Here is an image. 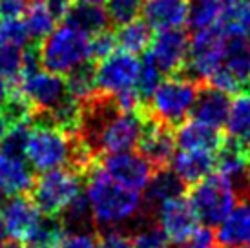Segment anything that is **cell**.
<instances>
[{
  "mask_svg": "<svg viewBox=\"0 0 250 248\" xmlns=\"http://www.w3.org/2000/svg\"><path fill=\"white\" fill-rule=\"evenodd\" d=\"M86 179V197L93 223L103 228H117L135 219L143 210L141 192L125 188L111 179L103 168H90Z\"/></svg>",
  "mask_w": 250,
  "mask_h": 248,
  "instance_id": "obj_1",
  "label": "cell"
},
{
  "mask_svg": "<svg viewBox=\"0 0 250 248\" xmlns=\"http://www.w3.org/2000/svg\"><path fill=\"white\" fill-rule=\"evenodd\" d=\"M41 66L59 75H68L79 66L91 61L90 35H86L70 22L55 28L41 41L39 48Z\"/></svg>",
  "mask_w": 250,
  "mask_h": 248,
  "instance_id": "obj_2",
  "label": "cell"
},
{
  "mask_svg": "<svg viewBox=\"0 0 250 248\" xmlns=\"http://www.w3.org/2000/svg\"><path fill=\"white\" fill-rule=\"evenodd\" d=\"M197 93V81L185 73L168 75L150 97V115L153 121L167 126H179L192 115Z\"/></svg>",
  "mask_w": 250,
  "mask_h": 248,
  "instance_id": "obj_3",
  "label": "cell"
},
{
  "mask_svg": "<svg viewBox=\"0 0 250 248\" xmlns=\"http://www.w3.org/2000/svg\"><path fill=\"white\" fill-rule=\"evenodd\" d=\"M73 139L75 135L61 130L59 126L49 123H33L29 128L26 159L39 173L70 166Z\"/></svg>",
  "mask_w": 250,
  "mask_h": 248,
  "instance_id": "obj_4",
  "label": "cell"
},
{
  "mask_svg": "<svg viewBox=\"0 0 250 248\" xmlns=\"http://www.w3.org/2000/svg\"><path fill=\"white\" fill-rule=\"evenodd\" d=\"M188 201L199 223L210 228L219 227L230 210L237 205V186L221 173H212L192 186L188 192Z\"/></svg>",
  "mask_w": 250,
  "mask_h": 248,
  "instance_id": "obj_5",
  "label": "cell"
},
{
  "mask_svg": "<svg viewBox=\"0 0 250 248\" xmlns=\"http://www.w3.org/2000/svg\"><path fill=\"white\" fill-rule=\"evenodd\" d=\"M33 201L42 215H59L81 192V175L70 166L41 173L33 186Z\"/></svg>",
  "mask_w": 250,
  "mask_h": 248,
  "instance_id": "obj_6",
  "label": "cell"
},
{
  "mask_svg": "<svg viewBox=\"0 0 250 248\" xmlns=\"http://www.w3.org/2000/svg\"><path fill=\"white\" fill-rule=\"evenodd\" d=\"M229 46V33L223 24L207 29H195L190 37V55H188L185 75L194 81H208L212 73L223 64Z\"/></svg>",
  "mask_w": 250,
  "mask_h": 248,
  "instance_id": "obj_7",
  "label": "cell"
},
{
  "mask_svg": "<svg viewBox=\"0 0 250 248\" xmlns=\"http://www.w3.org/2000/svg\"><path fill=\"white\" fill-rule=\"evenodd\" d=\"M141 61L135 55L117 49L106 59L99 61L95 68L99 95L113 97L125 90L135 88Z\"/></svg>",
  "mask_w": 250,
  "mask_h": 248,
  "instance_id": "obj_8",
  "label": "cell"
},
{
  "mask_svg": "<svg viewBox=\"0 0 250 248\" xmlns=\"http://www.w3.org/2000/svg\"><path fill=\"white\" fill-rule=\"evenodd\" d=\"M15 88L31 103L35 113H48L68 97V86L64 75L44 68L22 77L15 84Z\"/></svg>",
  "mask_w": 250,
  "mask_h": 248,
  "instance_id": "obj_9",
  "label": "cell"
},
{
  "mask_svg": "<svg viewBox=\"0 0 250 248\" xmlns=\"http://www.w3.org/2000/svg\"><path fill=\"white\" fill-rule=\"evenodd\" d=\"M146 55L152 59L163 75L183 73L190 55V35L183 28L161 29L152 39Z\"/></svg>",
  "mask_w": 250,
  "mask_h": 248,
  "instance_id": "obj_10",
  "label": "cell"
},
{
  "mask_svg": "<svg viewBox=\"0 0 250 248\" xmlns=\"http://www.w3.org/2000/svg\"><path fill=\"white\" fill-rule=\"evenodd\" d=\"M101 168L115 183H119L125 188L135 190V192H143L155 172V166L143 153H135L133 150L108 153L103 159Z\"/></svg>",
  "mask_w": 250,
  "mask_h": 248,
  "instance_id": "obj_11",
  "label": "cell"
},
{
  "mask_svg": "<svg viewBox=\"0 0 250 248\" xmlns=\"http://www.w3.org/2000/svg\"><path fill=\"white\" fill-rule=\"evenodd\" d=\"M155 215H157V223L167 232L170 243H174V245H183V243L190 241L195 230L199 228V219H197L188 197L185 195L161 205L155 210Z\"/></svg>",
  "mask_w": 250,
  "mask_h": 248,
  "instance_id": "obj_12",
  "label": "cell"
},
{
  "mask_svg": "<svg viewBox=\"0 0 250 248\" xmlns=\"http://www.w3.org/2000/svg\"><path fill=\"white\" fill-rule=\"evenodd\" d=\"M4 219L7 235L17 243H26L31 239L42 219V212L35 205V201L26 195H13L7 197L4 207L0 210Z\"/></svg>",
  "mask_w": 250,
  "mask_h": 248,
  "instance_id": "obj_13",
  "label": "cell"
},
{
  "mask_svg": "<svg viewBox=\"0 0 250 248\" xmlns=\"http://www.w3.org/2000/svg\"><path fill=\"white\" fill-rule=\"evenodd\" d=\"M139 153H143L153 166L157 168H167L175 155L177 141H175V131H172V126H167L163 123L153 121L152 117L146 121L145 131L141 135Z\"/></svg>",
  "mask_w": 250,
  "mask_h": 248,
  "instance_id": "obj_14",
  "label": "cell"
},
{
  "mask_svg": "<svg viewBox=\"0 0 250 248\" xmlns=\"http://www.w3.org/2000/svg\"><path fill=\"white\" fill-rule=\"evenodd\" d=\"M35 170L26 157L0 152V193L6 197L26 195L35 186Z\"/></svg>",
  "mask_w": 250,
  "mask_h": 248,
  "instance_id": "obj_15",
  "label": "cell"
},
{
  "mask_svg": "<svg viewBox=\"0 0 250 248\" xmlns=\"http://www.w3.org/2000/svg\"><path fill=\"white\" fill-rule=\"evenodd\" d=\"M190 0H145L143 21L155 31L183 28L188 24Z\"/></svg>",
  "mask_w": 250,
  "mask_h": 248,
  "instance_id": "obj_16",
  "label": "cell"
},
{
  "mask_svg": "<svg viewBox=\"0 0 250 248\" xmlns=\"http://www.w3.org/2000/svg\"><path fill=\"white\" fill-rule=\"evenodd\" d=\"M217 152L207 150H181L172 159V170L187 186H194L217 170Z\"/></svg>",
  "mask_w": 250,
  "mask_h": 248,
  "instance_id": "obj_17",
  "label": "cell"
},
{
  "mask_svg": "<svg viewBox=\"0 0 250 248\" xmlns=\"http://www.w3.org/2000/svg\"><path fill=\"white\" fill-rule=\"evenodd\" d=\"M175 141L179 150H207L217 152L225 143V137L219 128L205 124L197 119H187L177 126Z\"/></svg>",
  "mask_w": 250,
  "mask_h": 248,
  "instance_id": "obj_18",
  "label": "cell"
},
{
  "mask_svg": "<svg viewBox=\"0 0 250 248\" xmlns=\"http://www.w3.org/2000/svg\"><path fill=\"white\" fill-rule=\"evenodd\" d=\"M219 248L250 247V201H237V205L217 227Z\"/></svg>",
  "mask_w": 250,
  "mask_h": 248,
  "instance_id": "obj_19",
  "label": "cell"
},
{
  "mask_svg": "<svg viewBox=\"0 0 250 248\" xmlns=\"http://www.w3.org/2000/svg\"><path fill=\"white\" fill-rule=\"evenodd\" d=\"M249 150L250 146L239 143L236 139H225L217 150V173L232 181L234 185L250 183L249 179Z\"/></svg>",
  "mask_w": 250,
  "mask_h": 248,
  "instance_id": "obj_20",
  "label": "cell"
},
{
  "mask_svg": "<svg viewBox=\"0 0 250 248\" xmlns=\"http://www.w3.org/2000/svg\"><path fill=\"white\" fill-rule=\"evenodd\" d=\"M230 103H232V99L229 97V93L217 90L214 86L199 88L192 115L197 121L221 130L229 119Z\"/></svg>",
  "mask_w": 250,
  "mask_h": 248,
  "instance_id": "obj_21",
  "label": "cell"
},
{
  "mask_svg": "<svg viewBox=\"0 0 250 248\" xmlns=\"http://www.w3.org/2000/svg\"><path fill=\"white\" fill-rule=\"evenodd\" d=\"M187 185L179 179V175L170 168H157L152 179L148 181L145 188V203L150 210H157L167 201L185 195Z\"/></svg>",
  "mask_w": 250,
  "mask_h": 248,
  "instance_id": "obj_22",
  "label": "cell"
},
{
  "mask_svg": "<svg viewBox=\"0 0 250 248\" xmlns=\"http://www.w3.org/2000/svg\"><path fill=\"white\" fill-rule=\"evenodd\" d=\"M66 22H70L86 35L93 37V35L108 29V24L111 21L106 7H103L101 4H88V2L75 0L71 11L66 17Z\"/></svg>",
  "mask_w": 250,
  "mask_h": 248,
  "instance_id": "obj_23",
  "label": "cell"
},
{
  "mask_svg": "<svg viewBox=\"0 0 250 248\" xmlns=\"http://www.w3.org/2000/svg\"><path fill=\"white\" fill-rule=\"evenodd\" d=\"M229 137L250 146V91H239L230 103L227 119Z\"/></svg>",
  "mask_w": 250,
  "mask_h": 248,
  "instance_id": "obj_24",
  "label": "cell"
},
{
  "mask_svg": "<svg viewBox=\"0 0 250 248\" xmlns=\"http://www.w3.org/2000/svg\"><path fill=\"white\" fill-rule=\"evenodd\" d=\"M117 37V46L123 51H128L132 55H139L145 53L146 49L152 44V28L146 24L145 21L133 19V21L121 24L119 29L115 31Z\"/></svg>",
  "mask_w": 250,
  "mask_h": 248,
  "instance_id": "obj_25",
  "label": "cell"
},
{
  "mask_svg": "<svg viewBox=\"0 0 250 248\" xmlns=\"http://www.w3.org/2000/svg\"><path fill=\"white\" fill-rule=\"evenodd\" d=\"M227 4L223 0H190L188 26L194 29H207L219 26L225 19Z\"/></svg>",
  "mask_w": 250,
  "mask_h": 248,
  "instance_id": "obj_26",
  "label": "cell"
},
{
  "mask_svg": "<svg viewBox=\"0 0 250 248\" xmlns=\"http://www.w3.org/2000/svg\"><path fill=\"white\" fill-rule=\"evenodd\" d=\"M24 22H26V28L31 39L44 41L55 29L57 19L49 11L46 0H29L26 13H24Z\"/></svg>",
  "mask_w": 250,
  "mask_h": 248,
  "instance_id": "obj_27",
  "label": "cell"
},
{
  "mask_svg": "<svg viewBox=\"0 0 250 248\" xmlns=\"http://www.w3.org/2000/svg\"><path fill=\"white\" fill-rule=\"evenodd\" d=\"M66 86H68V95L81 103H90L91 99L99 95L97 81H95V68L90 62L73 69L71 73L66 75Z\"/></svg>",
  "mask_w": 250,
  "mask_h": 248,
  "instance_id": "obj_28",
  "label": "cell"
},
{
  "mask_svg": "<svg viewBox=\"0 0 250 248\" xmlns=\"http://www.w3.org/2000/svg\"><path fill=\"white\" fill-rule=\"evenodd\" d=\"M223 28L230 35H245L250 29V0H232L227 4Z\"/></svg>",
  "mask_w": 250,
  "mask_h": 248,
  "instance_id": "obj_29",
  "label": "cell"
},
{
  "mask_svg": "<svg viewBox=\"0 0 250 248\" xmlns=\"http://www.w3.org/2000/svg\"><path fill=\"white\" fill-rule=\"evenodd\" d=\"M59 217L62 219L64 227L70 230L88 228V225L93 223V215H91V208L86 193H79L75 199L64 208V212Z\"/></svg>",
  "mask_w": 250,
  "mask_h": 248,
  "instance_id": "obj_30",
  "label": "cell"
},
{
  "mask_svg": "<svg viewBox=\"0 0 250 248\" xmlns=\"http://www.w3.org/2000/svg\"><path fill=\"white\" fill-rule=\"evenodd\" d=\"M29 31L21 17H0V46L26 48L29 42Z\"/></svg>",
  "mask_w": 250,
  "mask_h": 248,
  "instance_id": "obj_31",
  "label": "cell"
},
{
  "mask_svg": "<svg viewBox=\"0 0 250 248\" xmlns=\"http://www.w3.org/2000/svg\"><path fill=\"white\" fill-rule=\"evenodd\" d=\"M135 248H168L170 239L159 223H141L132 235Z\"/></svg>",
  "mask_w": 250,
  "mask_h": 248,
  "instance_id": "obj_32",
  "label": "cell"
},
{
  "mask_svg": "<svg viewBox=\"0 0 250 248\" xmlns=\"http://www.w3.org/2000/svg\"><path fill=\"white\" fill-rule=\"evenodd\" d=\"M163 81V73L161 69L153 64V61L146 55L141 61L139 66V75H137V83H135V90L139 91L141 97L145 101H150L152 93L155 91V88L159 86V83Z\"/></svg>",
  "mask_w": 250,
  "mask_h": 248,
  "instance_id": "obj_33",
  "label": "cell"
},
{
  "mask_svg": "<svg viewBox=\"0 0 250 248\" xmlns=\"http://www.w3.org/2000/svg\"><path fill=\"white\" fill-rule=\"evenodd\" d=\"M145 0H106V11L113 24H126L137 19L143 11Z\"/></svg>",
  "mask_w": 250,
  "mask_h": 248,
  "instance_id": "obj_34",
  "label": "cell"
},
{
  "mask_svg": "<svg viewBox=\"0 0 250 248\" xmlns=\"http://www.w3.org/2000/svg\"><path fill=\"white\" fill-rule=\"evenodd\" d=\"M29 123L13 124L11 130L7 131L4 141L0 143V152L7 153V155H19V157H26V146H28L29 137Z\"/></svg>",
  "mask_w": 250,
  "mask_h": 248,
  "instance_id": "obj_35",
  "label": "cell"
},
{
  "mask_svg": "<svg viewBox=\"0 0 250 248\" xmlns=\"http://www.w3.org/2000/svg\"><path fill=\"white\" fill-rule=\"evenodd\" d=\"M22 51L24 48H11V46H0V71L17 84L22 71Z\"/></svg>",
  "mask_w": 250,
  "mask_h": 248,
  "instance_id": "obj_36",
  "label": "cell"
},
{
  "mask_svg": "<svg viewBox=\"0 0 250 248\" xmlns=\"http://www.w3.org/2000/svg\"><path fill=\"white\" fill-rule=\"evenodd\" d=\"M117 37L115 33H111L108 29L101 31V33L90 37V53L91 61H103L108 55H111L113 51H117Z\"/></svg>",
  "mask_w": 250,
  "mask_h": 248,
  "instance_id": "obj_37",
  "label": "cell"
},
{
  "mask_svg": "<svg viewBox=\"0 0 250 248\" xmlns=\"http://www.w3.org/2000/svg\"><path fill=\"white\" fill-rule=\"evenodd\" d=\"M57 248H99V237L88 228L66 230Z\"/></svg>",
  "mask_w": 250,
  "mask_h": 248,
  "instance_id": "obj_38",
  "label": "cell"
},
{
  "mask_svg": "<svg viewBox=\"0 0 250 248\" xmlns=\"http://www.w3.org/2000/svg\"><path fill=\"white\" fill-rule=\"evenodd\" d=\"M99 248H135L132 235L125 234L119 228H106V232L99 237Z\"/></svg>",
  "mask_w": 250,
  "mask_h": 248,
  "instance_id": "obj_39",
  "label": "cell"
},
{
  "mask_svg": "<svg viewBox=\"0 0 250 248\" xmlns=\"http://www.w3.org/2000/svg\"><path fill=\"white\" fill-rule=\"evenodd\" d=\"M29 0H0V17H21L26 13Z\"/></svg>",
  "mask_w": 250,
  "mask_h": 248,
  "instance_id": "obj_40",
  "label": "cell"
},
{
  "mask_svg": "<svg viewBox=\"0 0 250 248\" xmlns=\"http://www.w3.org/2000/svg\"><path fill=\"white\" fill-rule=\"evenodd\" d=\"M46 4H48L49 11L53 13V17L57 19V22H61L66 21V17L75 4V0H46Z\"/></svg>",
  "mask_w": 250,
  "mask_h": 248,
  "instance_id": "obj_41",
  "label": "cell"
},
{
  "mask_svg": "<svg viewBox=\"0 0 250 248\" xmlns=\"http://www.w3.org/2000/svg\"><path fill=\"white\" fill-rule=\"evenodd\" d=\"M11 86H13L11 81L0 71V110H2V106H4V103L7 101L9 93H11Z\"/></svg>",
  "mask_w": 250,
  "mask_h": 248,
  "instance_id": "obj_42",
  "label": "cell"
},
{
  "mask_svg": "<svg viewBox=\"0 0 250 248\" xmlns=\"http://www.w3.org/2000/svg\"><path fill=\"white\" fill-rule=\"evenodd\" d=\"M11 126H13V124L9 123L6 115H4L2 111H0V143L4 141V137L7 135V131L11 130Z\"/></svg>",
  "mask_w": 250,
  "mask_h": 248,
  "instance_id": "obj_43",
  "label": "cell"
},
{
  "mask_svg": "<svg viewBox=\"0 0 250 248\" xmlns=\"http://www.w3.org/2000/svg\"><path fill=\"white\" fill-rule=\"evenodd\" d=\"M7 237H9V235H7L6 225H4V219H2V215H0V247H2V245H6Z\"/></svg>",
  "mask_w": 250,
  "mask_h": 248,
  "instance_id": "obj_44",
  "label": "cell"
},
{
  "mask_svg": "<svg viewBox=\"0 0 250 248\" xmlns=\"http://www.w3.org/2000/svg\"><path fill=\"white\" fill-rule=\"evenodd\" d=\"M79 2H88V4H106V0H79Z\"/></svg>",
  "mask_w": 250,
  "mask_h": 248,
  "instance_id": "obj_45",
  "label": "cell"
},
{
  "mask_svg": "<svg viewBox=\"0 0 250 248\" xmlns=\"http://www.w3.org/2000/svg\"><path fill=\"white\" fill-rule=\"evenodd\" d=\"M0 248H21V247H19L17 241H15V243H6V245H2Z\"/></svg>",
  "mask_w": 250,
  "mask_h": 248,
  "instance_id": "obj_46",
  "label": "cell"
},
{
  "mask_svg": "<svg viewBox=\"0 0 250 248\" xmlns=\"http://www.w3.org/2000/svg\"><path fill=\"white\" fill-rule=\"evenodd\" d=\"M28 248H55V247H44V245H28Z\"/></svg>",
  "mask_w": 250,
  "mask_h": 248,
  "instance_id": "obj_47",
  "label": "cell"
},
{
  "mask_svg": "<svg viewBox=\"0 0 250 248\" xmlns=\"http://www.w3.org/2000/svg\"><path fill=\"white\" fill-rule=\"evenodd\" d=\"M249 179H250V150H249Z\"/></svg>",
  "mask_w": 250,
  "mask_h": 248,
  "instance_id": "obj_48",
  "label": "cell"
},
{
  "mask_svg": "<svg viewBox=\"0 0 250 248\" xmlns=\"http://www.w3.org/2000/svg\"><path fill=\"white\" fill-rule=\"evenodd\" d=\"M247 42H249V46H250V29H249V33H247Z\"/></svg>",
  "mask_w": 250,
  "mask_h": 248,
  "instance_id": "obj_49",
  "label": "cell"
},
{
  "mask_svg": "<svg viewBox=\"0 0 250 248\" xmlns=\"http://www.w3.org/2000/svg\"><path fill=\"white\" fill-rule=\"evenodd\" d=\"M223 2H225V4H230V2H232V0H223Z\"/></svg>",
  "mask_w": 250,
  "mask_h": 248,
  "instance_id": "obj_50",
  "label": "cell"
},
{
  "mask_svg": "<svg viewBox=\"0 0 250 248\" xmlns=\"http://www.w3.org/2000/svg\"><path fill=\"white\" fill-rule=\"evenodd\" d=\"M241 248H250V247H241Z\"/></svg>",
  "mask_w": 250,
  "mask_h": 248,
  "instance_id": "obj_51",
  "label": "cell"
},
{
  "mask_svg": "<svg viewBox=\"0 0 250 248\" xmlns=\"http://www.w3.org/2000/svg\"><path fill=\"white\" fill-rule=\"evenodd\" d=\"M249 84H250V81H249Z\"/></svg>",
  "mask_w": 250,
  "mask_h": 248,
  "instance_id": "obj_52",
  "label": "cell"
}]
</instances>
